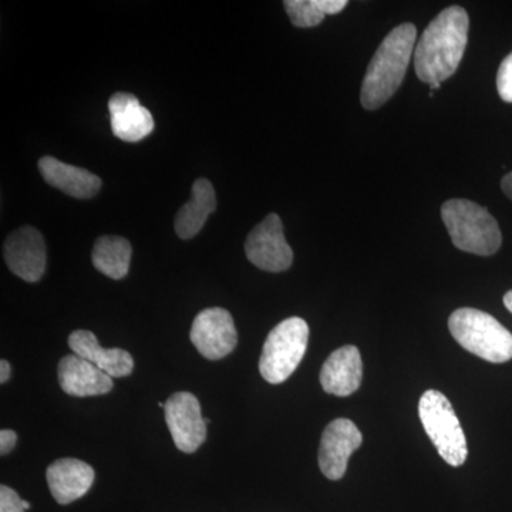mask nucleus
<instances>
[{"instance_id": "f257e3e1", "label": "nucleus", "mask_w": 512, "mask_h": 512, "mask_svg": "<svg viewBox=\"0 0 512 512\" xmlns=\"http://www.w3.org/2000/svg\"><path fill=\"white\" fill-rule=\"evenodd\" d=\"M470 19L466 9H444L427 26L414 49V69L421 82L436 84L450 79L466 52Z\"/></svg>"}, {"instance_id": "f03ea898", "label": "nucleus", "mask_w": 512, "mask_h": 512, "mask_svg": "<svg viewBox=\"0 0 512 512\" xmlns=\"http://www.w3.org/2000/svg\"><path fill=\"white\" fill-rule=\"evenodd\" d=\"M416 37L413 23H403L384 37L363 79L360 101L366 110L379 109L402 86L416 49Z\"/></svg>"}, {"instance_id": "7ed1b4c3", "label": "nucleus", "mask_w": 512, "mask_h": 512, "mask_svg": "<svg viewBox=\"0 0 512 512\" xmlns=\"http://www.w3.org/2000/svg\"><path fill=\"white\" fill-rule=\"evenodd\" d=\"M441 218L451 241L461 251L490 256L501 248L503 237L497 220L476 202L448 200L441 207Z\"/></svg>"}, {"instance_id": "20e7f679", "label": "nucleus", "mask_w": 512, "mask_h": 512, "mask_svg": "<svg viewBox=\"0 0 512 512\" xmlns=\"http://www.w3.org/2000/svg\"><path fill=\"white\" fill-rule=\"evenodd\" d=\"M448 329L464 349L487 362L505 363L512 359V333L488 313L457 309L448 319Z\"/></svg>"}, {"instance_id": "39448f33", "label": "nucleus", "mask_w": 512, "mask_h": 512, "mask_svg": "<svg viewBox=\"0 0 512 512\" xmlns=\"http://www.w3.org/2000/svg\"><path fill=\"white\" fill-rule=\"evenodd\" d=\"M309 326L302 318H289L276 325L265 340L259 372L266 382L284 383L301 365L308 348Z\"/></svg>"}, {"instance_id": "423d86ee", "label": "nucleus", "mask_w": 512, "mask_h": 512, "mask_svg": "<svg viewBox=\"0 0 512 512\" xmlns=\"http://www.w3.org/2000/svg\"><path fill=\"white\" fill-rule=\"evenodd\" d=\"M421 424L443 460L460 467L468 456L467 440L453 406L443 393L427 390L419 403Z\"/></svg>"}, {"instance_id": "0eeeda50", "label": "nucleus", "mask_w": 512, "mask_h": 512, "mask_svg": "<svg viewBox=\"0 0 512 512\" xmlns=\"http://www.w3.org/2000/svg\"><path fill=\"white\" fill-rule=\"evenodd\" d=\"M245 254L256 266L266 272H284L291 268L293 252L286 242L284 225L276 214H269L252 229L245 241Z\"/></svg>"}, {"instance_id": "6e6552de", "label": "nucleus", "mask_w": 512, "mask_h": 512, "mask_svg": "<svg viewBox=\"0 0 512 512\" xmlns=\"http://www.w3.org/2000/svg\"><path fill=\"white\" fill-rule=\"evenodd\" d=\"M164 412L175 447L183 453H195L207 439V421L197 397L188 392L174 393L165 402Z\"/></svg>"}, {"instance_id": "1a4fd4ad", "label": "nucleus", "mask_w": 512, "mask_h": 512, "mask_svg": "<svg viewBox=\"0 0 512 512\" xmlns=\"http://www.w3.org/2000/svg\"><path fill=\"white\" fill-rule=\"evenodd\" d=\"M192 345L205 359L220 360L237 348L238 333L227 309L210 308L198 313L192 322Z\"/></svg>"}, {"instance_id": "9d476101", "label": "nucleus", "mask_w": 512, "mask_h": 512, "mask_svg": "<svg viewBox=\"0 0 512 512\" xmlns=\"http://www.w3.org/2000/svg\"><path fill=\"white\" fill-rule=\"evenodd\" d=\"M6 265L10 271L26 282H37L46 271V242L43 235L33 227H22L13 231L6 238Z\"/></svg>"}, {"instance_id": "9b49d317", "label": "nucleus", "mask_w": 512, "mask_h": 512, "mask_svg": "<svg viewBox=\"0 0 512 512\" xmlns=\"http://www.w3.org/2000/svg\"><path fill=\"white\" fill-rule=\"evenodd\" d=\"M362 433L348 419L333 420L322 434L319 447V467L329 480L345 476L349 458L362 446Z\"/></svg>"}, {"instance_id": "f8f14e48", "label": "nucleus", "mask_w": 512, "mask_h": 512, "mask_svg": "<svg viewBox=\"0 0 512 512\" xmlns=\"http://www.w3.org/2000/svg\"><path fill=\"white\" fill-rule=\"evenodd\" d=\"M110 123L114 136L126 143H137L153 133V114L141 106L134 94L116 93L109 100Z\"/></svg>"}, {"instance_id": "ddd939ff", "label": "nucleus", "mask_w": 512, "mask_h": 512, "mask_svg": "<svg viewBox=\"0 0 512 512\" xmlns=\"http://www.w3.org/2000/svg\"><path fill=\"white\" fill-rule=\"evenodd\" d=\"M59 383L64 393L74 397L101 396L113 390V377L74 353L60 360Z\"/></svg>"}, {"instance_id": "4468645a", "label": "nucleus", "mask_w": 512, "mask_h": 512, "mask_svg": "<svg viewBox=\"0 0 512 512\" xmlns=\"http://www.w3.org/2000/svg\"><path fill=\"white\" fill-rule=\"evenodd\" d=\"M47 484L57 503L67 505L89 493L94 483L92 466L77 458H62L47 468Z\"/></svg>"}, {"instance_id": "2eb2a0df", "label": "nucleus", "mask_w": 512, "mask_h": 512, "mask_svg": "<svg viewBox=\"0 0 512 512\" xmlns=\"http://www.w3.org/2000/svg\"><path fill=\"white\" fill-rule=\"evenodd\" d=\"M363 363L356 346H343L328 357L320 372V384L326 393L346 397L362 383Z\"/></svg>"}, {"instance_id": "dca6fc26", "label": "nucleus", "mask_w": 512, "mask_h": 512, "mask_svg": "<svg viewBox=\"0 0 512 512\" xmlns=\"http://www.w3.org/2000/svg\"><path fill=\"white\" fill-rule=\"evenodd\" d=\"M69 348L74 355L89 360L110 377H126L133 373L134 359L126 350L101 348L90 330H76L69 336Z\"/></svg>"}, {"instance_id": "f3484780", "label": "nucleus", "mask_w": 512, "mask_h": 512, "mask_svg": "<svg viewBox=\"0 0 512 512\" xmlns=\"http://www.w3.org/2000/svg\"><path fill=\"white\" fill-rule=\"evenodd\" d=\"M39 170L47 184L79 200L94 197L101 188V180L96 174L62 163L55 157L40 158Z\"/></svg>"}, {"instance_id": "a211bd4d", "label": "nucleus", "mask_w": 512, "mask_h": 512, "mask_svg": "<svg viewBox=\"0 0 512 512\" xmlns=\"http://www.w3.org/2000/svg\"><path fill=\"white\" fill-rule=\"evenodd\" d=\"M217 208V197L210 181L198 178L192 185L191 200L180 208L175 217V232L181 239L195 237L207 218Z\"/></svg>"}, {"instance_id": "6ab92c4d", "label": "nucleus", "mask_w": 512, "mask_h": 512, "mask_svg": "<svg viewBox=\"0 0 512 512\" xmlns=\"http://www.w3.org/2000/svg\"><path fill=\"white\" fill-rule=\"evenodd\" d=\"M131 255L133 248L126 238L106 235L97 239L94 244L93 265L101 274L120 281L128 274Z\"/></svg>"}, {"instance_id": "aec40b11", "label": "nucleus", "mask_w": 512, "mask_h": 512, "mask_svg": "<svg viewBox=\"0 0 512 512\" xmlns=\"http://www.w3.org/2000/svg\"><path fill=\"white\" fill-rule=\"evenodd\" d=\"M286 13L296 28H313L325 19V13L319 8L318 0H286Z\"/></svg>"}, {"instance_id": "412c9836", "label": "nucleus", "mask_w": 512, "mask_h": 512, "mask_svg": "<svg viewBox=\"0 0 512 512\" xmlns=\"http://www.w3.org/2000/svg\"><path fill=\"white\" fill-rule=\"evenodd\" d=\"M497 90L501 99L512 103V53L505 57L498 69Z\"/></svg>"}, {"instance_id": "4be33fe9", "label": "nucleus", "mask_w": 512, "mask_h": 512, "mask_svg": "<svg viewBox=\"0 0 512 512\" xmlns=\"http://www.w3.org/2000/svg\"><path fill=\"white\" fill-rule=\"evenodd\" d=\"M23 500L15 490L6 485L0 487V512H25Z\"/></svg>"}, {"instance_id": "5701e85b", "label": "nucleus", "mask_w": 512, "mask_h": 512, "mask_svg": "<svg viewBox=\"0 0 512 512\" xmlns=\"http://www.w3.org/2000/svg\"><path fill=\"white\" fill-rule=\"evenodd\" d=\"M18 443V434L13 430L0 431V454L6 456Z\"/></svg>"}, {"instance_id": "b1692460", "label": "nucleus", "mask_w": 512, "mask_h": 512, "mask_svg": "<svg viewBox=\"0 0 512 512\" xmlns=\"http://www.w3.org/2000/svg\"><path fill=\"white\" fill-rule=\"evenodd\" d=\"M319 8L325 15H338L348 6L346 0H318Z\"/></svg>"}, {"instance_id": "393cba45", "label": "nucleus", "mask_w": 512, "mask_h": 512, "mask_svg": "<svg viewBox=\"0 0 512 512\" xmlns=\"http://www.w3.org/2000/svg\"><path fill=\"white\" fill-rule=\"evenodd\" d=\"M10 365L8 360L3 359L0 362V383L5 384L10 379Z\"/></svg>"}, {"instance_id": "a878e982", "label": "nucleus", "mask_w": 512, "mask_h": 512, "mask_svg": "<svg viewBox=\"0 0 512 512\" xmlns=\"http://www.w3.org/2000/svg\"><path fill=\"white\" fill-rule=\"evenodd\" d=\"M501 188H503L504 194L512 201V171L510 174L505 175L503 181H501Z\"/></svg>"}, {"instance_id": "bb28decb", "label": "nucleus", "mask_w": 512, "mask_h": 512, "mask_svg": "<svg viewBox=\"0 0 512 512\" xmlns=\"http://www.w3.org/2000/svg\"><path fill=\"white\" fill-rule=\"evenodd\" d=\"M504 305L512 313V291L505 293Z\"/></svg>"}, {"instance_id": "cd10ccee", "label": "nucleus", "mask_w": 512, "mask_h": 512, "mask_svg": "<svg viewBox=\"0 0 512 512\" xmlns=\"http://www.w3.org/2000/svg\"><path fill=\"white\" fill-rule=\"evenodd\" d=\"M430 87H431V90H439L441 87V84L440 83L431 84Z\"/></svg>"}, {"instance_id": "c85d7f7f", "label": "nucleus", "mask_w": 512, "mask_h": 512, "mask_svg": "<svg viewBox=\"0 0 512 512\" xmlns=\"http://www.w3.org/2000/svg\"><path fill=\"white\" fill-rule=\"evenodd\" d=\"M23 507H25V510H29L30 503H28V501L23 500Z\"/></svg>"}]
</instances>
